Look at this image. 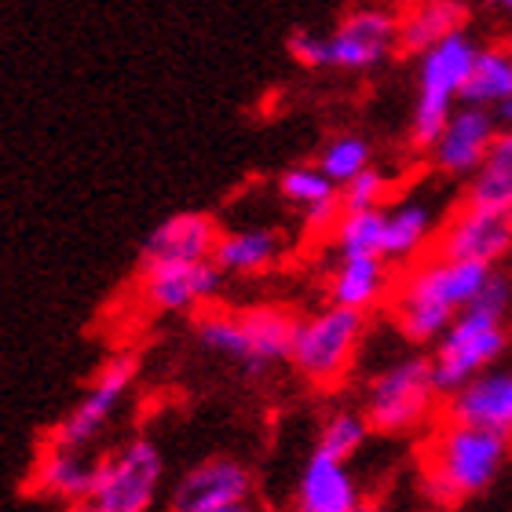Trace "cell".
<instances>
[{
  "mask_svg": "<svg viewBox=\"0 0 512 512\" xmlns=\"http://www.w3.org/2000/svg\"><path fill=\"white\" fill-rule=\"evenodd\" d=\"M491 275V264L454 260V256L443 253L414 264L410 275L395 289L392 315L399 333L414 344H436L450 322L458 319L469 304H476Z\"/></svg>",
  "mask_w": 512,
  "mask_h": 512,
  "instance_id": "1",
  "label": "cell"
},
{
  "mask_svg": "<svg viewBox=\"0 0 512 512\" xmlns=\"http://www.w3.org/2000/svg\"><path fill=\"white\" fill-rule=\"evenodd\" d=\"M509 315H512V282L494 267L476 304L461 311L436 341L432 366L443 392H458L461 384L480 377L502 359L509 344Z\"/></svg>",
  "mask_w": 512,
  "mask_h": 512,
  "instance_id": "2",
  "label": "cell"
},
{
  "mask_svg": "<svg viewBox=\"0 0 512 512\" xmlns=\"http://www.w3.org/2000/svg\"><path fill=\"white\" fill-rule=\"evenodd\" d=\"M509 458V439L480 425L447 417L425 447V487L436 502L450 505L487 491Z\"/></svg>",
  "mask_w": 512,
  "mask_h": 512,
  "instance_id": "3",
  "label": "cell"
},
{
  "mask_svg": "<svg viewBox=\"0 0 512 512\" xmlns=\"http://www.w3.org/2000/svg\"><path fill=\"white\" fill-rule=\"evenodd\" d=\"M480 44L472 41L469 30H458L436 41L432 48L417 52L414 70V107H410V147L425 154L439 128L447 125L454 107L465 103L472 63H476Z\"/></svg>",
  "mask_w": 512,
  "mask_h": 512,
  "instance_id": "4",
  "label": "cell"
},
{
  "mask_svg": "<svg viewBox=\"0 0 512 512\" xmlns=\"http://www.w3.org/2000/svg\"><path fill=\"white\" fill-rule=\"evenodd\" d=\"M194 333H198L202 348L246 366L249 374H260L267 366L289 359L297 319L275 304L242 311H202L194 322Z\"/></svg>",
  "mask_w": 512,
  "mask_h": 512,
  "instance_id": "5",
  "label": "cell"
},
{
  "mask_svg": "<svg viewBox=\"0 0 512 512\" xmlns=\"http://www.w3.org/2000/svg\"><path fill=\"white\" fill-rule=\"evenodd\" d=\"M363 333L366 311L330 304V308L315 311L308 319H297L289 363L297 366V374L304 381L330 388V384L344 381V374L352 370L359 344H363Z\"/></svg>",
  "mask_w": 512,
  "mask_h": 512,
  "instance_id": "6",
  "label": "cell"
},
{
  "mask_svg": "<svg viewBox=\"0 0 512 512\" xmlns=\"http://www.w3.org/2000/svg\"><path fill=\"white\" fill-rule=\"evenodd\" d=\"M439 388L436 366L425 355H403L377 370L366 388V417L381 432H414L436 410Z\"/></svg>",
  "mask_w": 512,
  "mask_h": 512,
  "instance_id": "7",
  "label": "cell"
},
{
  "mask_svg": "<svg viewBox=\"0 0 512 512\" xmlns=\"http://www.w3.org/2000/svg\"><path fill=\"white\" fill-rule=\"evenodd\" d=\"M158 447L150 439H132L118 454H110L96 465V480L88 498L70 505V512H147L161 487Z\"/></svg>",
  "mask_w": 512,
  "mask_h": 512,
  "instance_id": "8",
  "label": "cell"
},
{
  "mask_svg": "<svg viewBox=\"0 0 512 512\" xmlns=\"http://www.w3.org/2000/svg\"><path fill=\"white\" fill-rule=\"evenodd\" d=\"M326 44V70L341 74H370L399 52V15L384 4H355L322 33Z\"/></svg>",
  "mask_w": 512,
  "mask_h": 512,
  "instance_id": "9",
  "label": "cell"
},
{
  "mask_svg": "<svg viewBox=\"0 0 512 512\" xmlns=\"http://www.w3.org/2000/svg\"><path fill=\"white\" fill-rule=\"evenodd\" d=\"M436 253L498 267L512 253V209L465 198L439 227Z\"/></svg>",
  "mask_w": 512,
  "mask_h": 512,
  "instance_id": "10",
  "label": "cell"
},
{
  "mask_svg": "<svg viewBox=\"0 0 512 512\" xmlns=\"http://www.w3.org/2000/svg\"><path fill=\"white\" fill-rule=\"evenodd\" d=\"M136 374H139V359L132 352H121V355H114V359H107V363L99 366V374H96V381H92V388L85 392V399L52 428L48 443L70 447V450H85L88 443L107 428V421L114 417V410H118V403L125 399L128 388H132Z\"/></svg>",
  "mask_w": 512,
  "mask_h": 512,
  "instance_id": "11",
  "label": "cell"
},
{
  "mask_svg": "<svg viewBox=\"0 0 512 512\" xmlns=\"http://www.w3.org/2000/svg\"><path fill=\"white\" fill-rule=\"evenodd\" d=\"M216 260H143L139 293L154 311H194L220 293Z\"/></svg>",
  "mask_w": 512,
  "mask_h": 512,
  "instance_id": "12",
  "label": "cell"
},
{
  "mask_svg": "<svg viewBox=\"0 0 512 512\" xmlns=\"http://www.w3.org/2000/svg\"><path fill=\"white\" fill-rule=\"evenodd\" d=\"M498 118L494 110L476 107V103H461L447 118V125L439 128V136L432 139V147L425 150L432 169L450 180H469L472 172L480 169V161L487 158L494 136H498Z\"/></svg>",
  "mask_w": 512,
  "mask_h": 512,
  "instance_id": "13",
  "label": "cell"
},
{
  "mask_svg": "<svg viewBox=\"0 0 512 512\" xmlns=\"http://www.w3.org/2000/svg\"><path fill=\"white\" fill-rule=\"evenodd\" d=\"M253 494V476L235 458H209L194 465L172 491V512H202L216 505L246 502Z\"/></svg>",
  "mask_w": 512,
  "mask_h": 512,
  "instance_id": "14",
  "label": "cell"
},
{
  "mask_svg": "<svg viewBox=\"0 0 512 512\" xmlns=\"http://www.w3.org/2000/svg\"><path fill=\"white\" fill-rule=\"evenodd\" d=\"M439 209L421 194H406L384 205V249L388 264H410L439 238Z\"/></svg>",
  "mask_w": 512,
  "mask_h": 512,
  "instance_id": "15",
  "label": "cell"
},
{
  "mask_svg": "<svg viewBox=\"0 0 512 512\" xmlns=\"http://www.w3.org/2000/svg\"><path fill=\"white\" fill-rule=\"evenodd\" d=\"M447 417L498 432L512 443V370H483L458 392H450Z\"/></svg>",
  "mask_w": 512,
  "mask_h": 512,
  "instance_id": "16",
  "label": "cell"
},
{
  "mask_svg": "<svg viewBox=\"0 0 512 512\" xmlns=\"http://www.w3.org/2000/svg\"><path fill=\"white\" fill-rule=\"evenodd\" d=\"M359 502V483L348 472V461L315 450L300 472L297 512H352Z\"/></svg>",
  "mask_w": 512,
  "mask_h": 512,
  "instance_id": "17",
  "label": "cell"
},
{
  "mask_svg": "<svg viewBox=\"0 0 512 512\" xmlns=\"http://www.w3.org/2000/svg\"><path fill=\"white\" fill-rule=\"evenodd\" d=\"M220 224L209 213H176L143 238V260H213Z\"/></svg>",
  "mask_w": 512,
  "mask_h": 512,
  "instance_id": "18",
  "label": "cell"
},
{
  "mask_svg": "<svg viewBox=\"0 0 512 512\" xmlns=\"http://www.w3.org/2000/svg\"><path fill=\"white\" fill-rule=\"evenodd\" d=\"M278 191L293 209H300L308 231H333L341 220V187L319 169V165H293L278 176Z\"/></svg>",
  "mask_w": 512,
  "mask_h": 512,
  "instance_id": "19",
  "label": "cell"
},
{
  "mask_svg": "<svg viewBox=\"0 0 512 512\" xmlns=\"http://www.w3.org/2000/svg\"><path fill=\"white\" fill-rule=\"evenodd\" d=\"M392 293V275L384 256H337L330 275V304L374 311Z\"/></svg>",
  "mask_w": 512,
  "mask_h": 512,
  "instance_id": "20",
  "label": "cell"
},
{
  "mask_svg": "<svg viewBox=\"0 0 512 512\" xmlns=\"http://www.w3.org/2000/svg\"><path fill=\"white\" fill-rule=\"evenodd\" d=\"M469 4L465 0H414L399 11V48L410 55L425 52L450 33L465 30Z\"/></svg>",
  "mask_w": 512,
  "mask_h": 512,
  "instance_id": "21",
  "label": "cell"
},
{
  "mask_svg": "<svg viewBox=\"0 0 512 512\" xmlns=\"http://www.w3.org/2000/svg\"><path fill=\"white\" fill-rule=\"evenodd\" d=\"M92 480H96V465H88L81 458V450L55 447V443L41 450L37 469H33V491L44 494V498H59L66 505L88 498Z\"/></svg>",
  "mask_w": 512,
  "mask_h": 512,
  "instance_id": "22",
  "label": "cell"
},
{
  "mask_svg": "<svg viewBox=\"0 0 512 512\" xmlns=\"http://www.w3.org/2000/svg\"><path fill=\"white\" fill-rule=\"evenodd\" d=\"M282 256V235L271 227H242V231H227L216 242V267L224 275H260L267 267L278 264Z\"/></svg>",
  "mask_w": 512,
  "mask_h": 512,
  "instance_id": "23",
  "label": "cell"
},
{
  "mask_svg": "<svg viewBox=\"0 0 512 512\" xmlns=\"http://www.w3.org/2000/svg\"><path fill=\"white\" fill-rule=\"evenodd\" d=\"M465 103L498 110L512 103V44H483L472 63Z\"/></svg>",
  "mask_w": 512,
  "mask_h": 512,
  "instance_id": "24",
  "label": "cell"
},
{
  "mask_svg": "<svg viewBox=\"0 0 512 512\" xmlns=\"http://www.w3.org/2000/svg\"><path fill=\"white\" fill-rule=\"evenodd\" d=\"M469 202L483 205H505L512 209V128H498L487 158L480 161V169L469 176Z\"/></svg>",
  "mask_w": 512,
  "mask_h": 512,
  "instance_id": "25",
  "label": "cell"
},
{
  "mask_svg": "<svg viewBox=\"0 0 512 512\" xmlns=\"http://www.w3.org/2000/svg\"><path fill=\"white\" fill-rule=\"evenodd\" d=\"M337 256H381L384 249V205L381 209H344L333 224Z\"/></svg>",
  "mask_w": 512,
  "mask_h": 512,
  "instance_id": "26",
  "label": "cell"
},
{
  "mask_svg": "<svg viewBox=\"0 0 512 512\" xmlns=\"http://www.w3.org/2000/svg\"><path fill=\"white\" fill-rule=\"evenodd\" d=\"M326 176H330L337 187H344L348 180H355L359 172H366L374 165V147L366 136H355V132H341L322 143L319 161H315Z\"/></svg>",
  "mask_w": 512,
  "mask_h": 512,
  "instance_id": "27",
  "label": "cell"
},
{
  "mask_svg": "<svg viewBox=\"0 0 512 512\" xmlns=\"http://www.w3.org/2000/svg\"><path fill=\"white\" fill-rule=\"evenodd\" d=\"M370 417L366 414H355V410H337V414L322 425L319 432V450L333 454V458H355L359 450H363L366 436H370Z\"/></svg>",
  "mask_w": 512,
  "mask_h": 512,
  "instance_id": "28",
  "label": "cell"
},
{
  "mask_svg": "<svg viewBox=\"0 0 512 512\" xmlns=\"http://www.w3.org/2000/svg\"><path fill=\"white\" fill-rule=\"evenodd\" d=\"M341 205L344 209H381V205H388V176L377 165H370L341 187Z\"/></svg>",
  "mask_w": 512,
  "mask_h": 512,
  "instance_id": "29",
  "label": "cell"
},
{
  "mask_svg": "<svg viewBox=\"0 0 512 512\" xmlns=\"http://www.w3.org/2000/svg\"><path fill=\"white\" fill-rule=\"evenodd\" d=\"M286 48L304 70H326V44H322L319 30H293Z\"/></svg>",
  "mask_w": 512,
  "mask_h": 512,
  "instance_id": "30",
  "label": "cell"
},
{
  "mask_svg": "<svg viewBox=\"0 0 512 512\" xmlns=\"http://www.w3.org/2000/svg\"><path fill=\"white\" fill-rule=\"evenodd\" d=\"M202 512H256L253 509V502H231V505H216V509H202Z\"/></svg>",
  "mask_w": 512,
  "mask_h": 512,
  "instance_id": "31",
  "label": "cell"
},
{
  "mask_svg": "<svg viewBox=\"0 0 512 512\" xmlns=\"http://www.w3.org/2000/svg\"><path fill=\"white\" fill-rule=\"evenodd\" d=\"M491 4H494L498 11H512V0H491Z\"/></svg>",
  "mask_w": 512,
  "mask_h": 512,
  "instance_id": "32",
  "label": "cell"
},
{
  "mask_svg": "<svg viewBox=\"0 0 512 512\" xmlns=\"http://www.w3.org/2000/svg\"><path fill=\"white\" fill-rule=\"evenodd\" d=\"M352 512H377V505H370V502H359Z\"/></svg>",
  "mask_w": 512,
  "mask_h": 512,
  "instance_id": "33",
  "label": "cell"
},
{
  "mask_svg": "<svg viewBox=\"0 0 512 512\" xmlns=\"http://www.w3.org/2000/svg\"><path fill=\"white\" fill-rule=\"evenodd\" d=\"M395 4H399V8H403V4H414V0H395Z\"/></svg>",
  "mask_w": 512,
  "mask_h": 512,
  "instance_id": "34",
  "label": "cell"
}]
</instances>
